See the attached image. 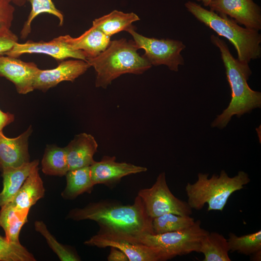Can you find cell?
I'll list each match as a JSON object with an SVG mask.
<instances>
[{
    "mask_svg": "<svg viewBox=\"0 0 261 261\" xmlns=\"http://www.w3.org/2000/svg\"><path fill=\"white\" fill-rule=\"evenodd\" d=\"M67 218L94 221L100 227L99 232L114 234L133 242L144 234H154L153 218L147 214L138 195L132 204L105 201L91 203L83 208L71 209Z\"/></svg>",
    "mask_w": 261,
    "mask_h": 261,
    "instance_id": "cell-1",
    "label": "cell"
},
{
    "mask_svg": "<svg viewBox=\"0 0 261 261\" xmlns=\"http://www.w3.org/2000/svg\"><path fill=\"white\" fill-rule=\"evenodd\" d=\"M212 43L219 50L226 70L227 81L231 89V100L223 112L211 123L212 128L219 129L227 126L232 117H240L253 109L261 107V93L252 89L247 80L252 74L248 63L235 58L227 44L218 36L212 35Z\"/></svg>",
    "mask_w": 261,
    "mask_h": 261,
    "instance_id": "cell-2",
    "label": "cell"
},
{
    "mask_svg": "<svg viewBox=\"0 0 261 261\" xmlns=\"http://www.w3.org/2000/svg\"><path fill=\"white\" fill-rule=\"evenodd\" d=\"M133 41L122 38L110 41L107 48L86 61L96 72L95 87L106 88L112 82L125 73L140 74L150 69L152 65L137 52Z\"/></svg>",
    "mask_w": 261,
    "mask_h": 261,
    "instance_id": "cell-3",
    "label": "cell"
},
{
    "mask_svg": "<svg viewBox=\"0 0 261 261\" xmlns=\"http://www.w3.org/2000/svg\"><path fill=\"white\" fill-rule=\"evenodd\" d=\"M185 6L197 20L233 45L239 61L248 63L261 57V35L259 30L243 28L227 15L208 10L194 2L188 1Z\"/></svg>",
    "mask_w": 261,
    "mask_h": 261,
    "instance_id": "cell-4",
    "label": "cell"
},
{
    "mask_svg": "<svg viewBox=\"0 0 261 261\" xmlns=\"http://www.w3.org/2000/svg\"><path fill=\"white\" fill-rule=\"evenodd\" d=\"M208 176V174L199 173L194 183L186 185L187 203L192 209L201 210L207 204L208 211H222L230 197L244 188L250 181L247 173L243 171L233 177L223 170L219 175Z\"/></svg>",
    "mask_w": 261,
    "mask_h": 261,
    "instance_id": "cell-5",
    "label": "cell"
},
{
    "mask_svg": "<svg viewBox=\"0 0 261 261\" xmlns=\"http://www.w3.org/2000/svg\"><path fill=\"white\" fill-rule=\"evenodd\" d=\"M209 232L201 227V221L198 220L183 230L144 234L138 238L136 242L162 249L167 261L177 256L199 252L201 241Z\"/></svg>",
    "mask_w": 261,
    "mask_h": 261,
    "instance_id": "cell-6",
    "label": "cell"
},
{
    "mask_svg": "<svg viewBox=\"0 0 261 261\" xmlns=\"http://www.w3.org/2000/svg\"><path fill=\"white\" fill-rule=\"evenodd\" d=\"M148 216L151 218L166 213L190 216L192 209L187 202L176 197L169 189L164 172L160 173L155 183L149 188L138 192Z\"/></svg>",
    "mask_w": 261,
    "mask_h": 261,
    "instance_id": "cell-7",
    "label": "cell"
},
{
    "mask_svg": "<svg viewBox=\"0 0 261 261\" xmlns=\"http://www.w3.org/2000/svg\"><path fill=\"white\" fill-rule=\"evenodd\" d=\"M126 31L131 35L138 48L145 50L143 56L152 65H164L170 70L177 72L179 66L184 64L180 53L186 46L182 41L148 38L136 32L133 26Z\"/></svg>",
    "mask_w": 261,
    "mask_h": 261,
    "instance_id": "cell-8",
    "label": "cell"
},
{
    "mask_svg": "<svg viewBox=\"0 0 261 261\" xmlns=\"http://www.w3.org/2000/svg\"><path fill=\"white\" fill-rule=\"evenodd\" d=\"M84 244L99 248L114 247L123 252L129 261H167L162 249L133 242L114 234L98 232Z\"/></svg>",
    "mask_w": 261,
    "mask_h": 261,
    "instance_id": "cell-9",
    "label": "cell"
},
{
    "mask_svg": "<svg viewBox=\"0 0 261 261\" xmlns=\"http://www.w3.org/2000/svg\"><path fill=\"white\" fill-rule=\"evenodd\" d=\"M210 10L228 15L245 28L261 29V8L253 0H212Z\"/></svg>",
    "mask_w": 261,
    "mask_h": 261,
    "instance_id": "cell-10",
    "label": "cell"
},
{
    "mask_svg": "<svg viewBox=\"0 0 261 261\" xmlns=\"http://www.w3.org/2000/svg\"><path fill=\"white\" fill-rule=\"evenodd\" d=\"M34 53L47 55L58 60L71 58L86 61L87 58L82 51L72 49L59 36L48 42L29 40L22 44L16 42L4 55L18 58L24 54Z\"/></svg>",
    "mask_w": 261,
    "mask_h": 261,
    "instance_id": "cell-11",
    "label": "cell"
},
{
    "mask_svg": "<svg viewBox=\"0 0 261 261\" xmlns=\"http://www.w3.org/2000/svg\"><path fill=\"white\" fill-rule=\"evenodd\" d=\"M90 67L86 60L75 59L62 61L52 69H39L34 82V89L45 92L61 82H73Z\"/></svg>",
    "mask_w": 261,
    "mask_h": 261,
    "instance_id": "cell-12",
    "label": "cell"
},
{
    "mask_svg": "<svg viewBox=\"0 0 261 261\" xmlns=\"http://www.w3.org/2000/svg\"><path fill=\"white\" fill-rule=\"evenodd\" d=\"M39 69L34 62H25L6 55L0 56V76L12 82L20 94L34 90V82Z\"/></svg>",
    "mask_w": 261,
    "mask_h": 261,
    "instance_id": "cell-13",
    "label": "cell"
},
{
    "mask_svg": "<svg viewBox=\"0 0 261 261\" xmlns=\"http://www.w3.org/2000/svg\"><path fill=\"white\" fill-rule=\"evenodd\" d=\"M90 174L94 185L104 184L111 187L119 182L123 177L147 171L144 167L125 162L116 161L115 156H104L101 160L90 166Z\"/></svg>",
    "mask_w": 261,
    "mask_h": 261,
    "instance_id": "cell-14",
    "label": "cell"
},
{
    "mask_svg": "<svg viewBox=\"0 0 261 261\" xmlns=\"http://www.w3.org/2000/svg\"><path fill=\"white\" fill-rule=\"evenodd\" d=\"M33 131L31 126L14 138H9L0 131V171L16 167L29 162V137Z\"/></svg>",
    "mask_w": 261,
    "mask_h": 261,
    "instance_id": "cell-15",
    "label": "cell"
},
{
    "mask_svg": "<svg viewBox=\"0 0 261 261\" xmlns=\"http://www.w3.org/2000/svg\"><path fill=\"white\" fill-rule=\"evenodd\" d=\"M98 144L90 134L81 133L65 146L69 171L91 166L95 161L93 156L97 151Z\"/></svg>",
    "mask_w": 261,
    "mask_h": 261,
    "instance_id": "cell-16",
    "label": "cell"
},
{
    "mask_svg": "<svg viewBox=\"0 0 261 261\" xmlns=\"http://www.w3.org/2000/svg\"><path fill=\"white\" fill-rule=\"evenodd\" d=\"M59 37L72 49L82 51L87 58L99 55L110 42V37L93 26L78 37L73 38L69 35Z\"/></svg>",
    "mask_w": 261,
    "mask_h": 261,
    "instance_id": "cell-17",
    "label": "cell"
},
{
    "mask_svg": "<svg viewBox=\"0 0 261 261\" xmlns=\"http://www.w3.org/2000/svg\"><path fill=\"white\" fill-rule=\"evenodd\" d=\"M35 160L16 167H9L1 171L3 188L0 192V207L10 202L30 174L38 166Z\"/></svg>",
    "mask_w": 261,
    "mask_h": 261,
    "instance_id": "cell-18",
    "label": "cell"
},
{
    "mask_svg": "<svg viewBox=\"0 0 261 261\" xmlns=\"http://www.w3.org/2000/svg\"><path fill=\"white\" fill-rule=\"evenodd\" d=\"M45 188L43 181L36 168L28 176L10 203L16 209L29 213L30 207L43 198Z\"/></svg>",
    "mask_w": 261,
    "mask_h": 261,
    "instance_id": "cell-19",
    "label": "cell"
},
{
    "mask_svg": "<svg viewBox=\"0 0 261 261\" xmlns=\"http://www.w3.org/2000/svg\"><path fill=\"white\" fill-rule=\"evenodd\" d=\"M65 175L66 186L61 193L63 198L72 200L84 193L91 192L94 184L91 178L90 166L69 170Z\"/></svg>",
    "mask_w": 261,
    "mask_h": 261,
    "instance_id": "cell-20",
    "label": "cell"
},
{
    "mask_svg": "<svg viewBox=\"0 0 261 261\" xmlns=\"http://www.w3.org/2000/svg\"><path fill=\"white\" fill-rule=\"evenodd\" d=\"M139 20L138 16L133 13H124L115 10L95 19L92 22V26L111 37L120 31H127L132 26L133 22Z\"/></svg>",
    "mask_w": 261,
    "mask_h": 261,
    "instance_id": "cell-21",
    "label": "cell"
},
{
    "mask_svg": "<svg viewBox=\"0 0 261 261\" xmlns=\"http://www.w3.org/2000/svg\"><path fill=\"white\" fill-rule=\"evenodd\" d=\"M29 213L18 210L8 203L1 207L0 227L4 231L6 239L19 243V235L23 226L27 222Z\"/></svg>",
    "mask_w": 261,
    "mask_h": 261,
    "instance_id": "cell-22",
    "label": "cell"
},
{
    "mask_svg": "<svg viewBox=\"0 0 261 261\" xmlns=\"http://www.w3.org/2000/svg\"><path fill=\"white\" fill-rule=\"evenodd\" d=\"M228 240L217 232H209L201 241L199 252L203 261H231Z\"/></svg>",
    "mask_w": 261,
    "mask_h": 261,
    "instance_id": "cell-23",
    "label": "cell"
},
{
    "mask_svg": "<svg viewBox=\"0 0 261 261\" xmlns=\"http://www.w3.org/2000/svg\"><path fill=\"white\" fill-rule=\"evenodd\" d=\"M42 172L46 175L62 176L69 171L65 147L47 145L41 162Z\"/></svg>",
    "mask_w": 261,
    "mask_h": 261,
    "instance_id": "cell-24",
    "label": "cell"
},
{
    "mask_svg": "<svg viewBox=\"0 0 261 261\" xmlns=\"http://www.w3.org/2000/svg\"><path fill=\"white\" fill-rule=\"evenodd\" d=\"M195 221L190 216L166 213L153 218L152 228L154 234H161L185 229Z\"/></svg>",
    "mask_w": 261,
    "mask_h": 261,
    "instance_id": "cell-25",
    "label": "cell"
},
{
    "mask_svg": "<svg viewBox=\"0 0 261 261\" xmlns=\"http://www.w3.org/2000/svg\"><path fill=\"white\" fill-rule=\"evenodd\" d=\"M227 240L230 251L232 252H237L250 256L261 250V230L242 236H237L234 233L230 232Z\"/></svg>",
    "mask_w": 261,
    "mask_h": 261,
    "instance_id": "cell-26",
    "label": "cell"
},
{
    "mask_svg": "<svg viewBox=\"0 0 261 261\" xmlns=\"http://www.w3.org/2000/svg\"><path fill=\"white\" fill-rule=\"evenodd\" d=\"M31 5V11L20 32V37L26 38L31 32V24L34 18L42 13H47L56 16L59 21V25L64 22L62 13L55 6L51 0H27Z\"/></svg>",
    "mask_w": 261,
    "mask_h": 261,
    "instance_id": "cell-27",
    "label": "cell"
},
{
    "mask_svg": "<svg viewBox=\"0 0 261 261\" xmlns=\"http://www.w3.org/2000/svg\"><path fill=\"white\" fill-rule=\"evenodd\" d=\"M35 230L46 239L47 244L61 261H79V256L70 247L59 243L47 229L42 221L34 223Z\"/></svg>",
    "mask_w": 261,
    "mask_h": 261,
    "instance_id": "cell-28",
    "label": "cell"
},
{
    "mask_svg": "<svg viewBox=\"0 0 261 261\" xmlns=\"http://www.w3.org/2000/svg\"><path fill=\"white\" fill-rule=\"evenodd\" d=\"M33 255L20 243L8 241L0 235V261H35Z\"/></svg>",
    "mask_w": 261,
    "mask_h": 261,
    "instance_id": "cell-29",
    "label": "cell"
},
{
    "mask_svg": "<svg viewBox=\"0 0 261 261\" xmlns=\"http://www.w3.org/2000/svg\"><path fill=\"white\" fill-rule=\"evenodd\" d=\"M12 0H0V36L10 32L15 8Z\"/></svg>",
    "mask_w": 261,
    "mask_h": 261,
    "instance_id": "cell-30",
    "label": "cell"
},
{
    "mask_svg": "<svg viewBox=\"0 0 261 261\" xmlns=\"http://www.w3.org/2000/svg\"><path fill=\"white\" fill-rule=\"evenodd\" d=\"M17 36L12 31L0 36V56L10 50L14 44L18 42Z\"/></svg>",
    "mask_w": 261,
    "mask_h": 261,
    "instance_id": "cell-31",
    "label": "cell"
},
{
    "mask_svg": "<svg viewBox=\"0 0 261 261\" xmlns=\"http://www.w3.org/2000/svg\"><path fill=\"white\" fill-rule=\"evenodd\" d=\"M110 251L107 260L108 261H129L128 257L118 249L110 247Z\"/></svg>",
    "mask_w": 261,
    "mask_h": 261,
    "instance_id": "cell-32",
    "label": "cell"
},
{
    "mask_svg": "<svg viewBox=\"0 0 261 261\" xmlns=\"http://www.w3.org/2000/svg\"><path fill=\"white\" fill-rule=\"evenodd\" d=\"M14 120V115L9 112H3L0 109V131L13 122Z\"/></svg>",
    "mask_w": 261,
    "mask_h": 261,
    "instance_id": "cell-33",
    "label": "cell"
},
{
    "mask_svg": "<svg viewBox=\"0 0 261 261\" xmlns=\"http://www.w3.org/2000/svg\"><path fill=\"white\" fill-rule=\"evenodd\" d=\"M250 256L251 261H260L261 260V250L256 252Z\"/></svg>",
    "mask_w": 261,
    "mask_h": 261,
    "instance_id": "cell-34",
    "label": "cell"
},
{
    "mask_svg": "<svg viewBox=\"0 0 261 261\" xmlns=\"http://www.w3.org/2000/svg\"><path fill=\"white\" fill-rule=\"evenodd\" d=\"M12 1L15 5L19 7H22L26 4L27 0H12Z\"/></svg>",
    "mask_w": 261,
    "mask_h": 261,
    "instance_id": "cell-35",
    "label": "cell"
},
{
    "mask_svg": "<svg viewBox=\"0 0 261 261\" xmlns=\"http://www.w3.org/2000/svg\"><path fill=\"white\" fill-rule=\"evenodd\" d=\"M196 0L199 1H202L204 6H208L212 0Z\"/></svg>",
    "mask_w": 261,
    "mask_h": 261,
    "instance_id": "cell-36",
    "label": "cell"
}]
</instances>
